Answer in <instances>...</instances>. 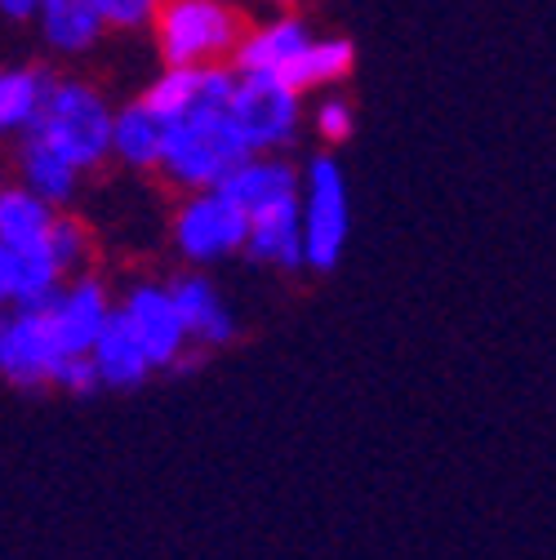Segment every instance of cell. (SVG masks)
I'll return each instance as SVG.
<instances>
[{"mask_svg": "<svg viewBox=\"0 0 556 560\" xmlns=\"http://www.w3.org/2000/svg\"><path fill=\"white\" fill-rule=\"evenodd\" d=\"M112 116H116V103L107 98L103 85H94L85 77L49 72L45 107H40L32 133H40L54 152H62L90 178L112 161Z\"/></svg>", "mask_w": 556, "mask_h": 560, "instance_id": "cell-1", "label": "cell"}, {"mask_svg": "<svg viewBox=\"0 0 556 560\" xmlns=\"http://www.w3.org/2000/svg\"><path fill=\"white\" fill-rule=\"evenodd\" d=\"M250 156L245 133L236 129L228 107H200L183 120L165 125V148L157 178L174 191H200L223 187V178Z\"/></svg>", "mask_w": 556, "mask_h": 560, "instance_id": "cell-2", "label": "cell"}, {"mask_svg": "<svg viewBox=\"0 0 556 560\" xmlns=\"http://www.w3.org/2000/svg\"><path fill=\"white\" fill-rule=\"evenodd\" d=\"M148 32L161 67H215L232 62L245 14L236 0H161Z\"/></svg>", "mask_w": 556, "mask_h": 560, "instance_id": "cell-3", "label": "cell"}, {"mask_svg": "<svg viewBox=\"0 0 556 560\" xmlns=\"http://www.w3.org/2000/svg\"><path fill=\"white\" fill-rule=\"evenodd\" d=\"M250 214L223 191V187H200L178 191V205L170 214V245L183 267H215L245 249Z\"/></svg>", "mask_w": 556, "mask_h": 560, "instance_id": "cell-4", "label": "cell"}, {"mask_svg": "<svg viewBox=\"0 0 556 560\" xmlns=\"http://www.w3.org/2000/svg\"><path fill=\"white\" fill-rule=\"evenodd\" d=\"M308 94L276 72H236L228 112L245 133L250 152H290L308 125Z\"/></svg>", "mask_w": 556, "mask_h": 560, "instance_id": "cell-5", "label": "cell"}, {"mask_svg": "<svg viewBox=\"0 0 556 560\" xmlns=\"http://www.w3.org/2000/svg\"><path fill=\"white\" fill-rule=\"evenodd\" d=\"M299 219H303V267L334 271L347 249V228H352V205H347L343 165L329 152H316L303 165L299 187Z\"/></svg>", "mask_w": 556, "mask_h": 560, "instance_id": "cell-6", "label": "cell"}, {"mask_svg": "<svg viewBox=\"0 0 556 560\" xmlns=\"http://www.w3.org/2000/svg\"><path fill=\"white\" fill-rule=\"evenodd\" d=\"M116 312L138 334V342L148 347L157 374H170L192 352V338H187V325H183L178 303L170 294V280L134 276L129 285L116 294Z\"/></svg>", "mask_w": 556, "mask_h": 560, "instance_id": "cell-7", "label": "cell"}, {"mask_svg": "<svg viewBox=\"0 0 556 560\" xmlns=\"http://www.w3.org/2000/svg\"><path fill=\"white\" fill-rule=\"evenodd\" d=\"M40 307L49 316V329L62 352H90L94 338L103 334V325L116 312V294L99 271H77V276H67Z\"/></svg>", "mask_w": 556, "mask_h": 560, "instance_id": "cell-8", "label": "cell"}, {"mask_svg": "<svg viewBox=\"0 0 556 560\" xmlns=\"http://www.w3.org/2000/svg\"><path fill=\"white\" fill-rule=\"evenodd\" d=\"M58 357L67 352L49 329L45 307H10L0 329V378L19 392H45Z\"/></svg>", "mask_w": 556, "mask_h": 560, "instance_id": "cell-9", "label": "cell"}, {"mask_svg": "<svg viewBox=\"0 0 556 560\" xmlns=\"http://www.w3.org/2000/svg\"><path fill=\"white\" fill-rule=\"evenodd\" d=\"M236 85V67L215 62V67H161V72L143 85V107H152L165 125L183 120L200 107H228Z\"/></svg>", "mask_w": 556, "mask_h": 560, "instance_id": "cell-10", "label": "cell"}, {"mask_svg": "<svg viewBox=\"0 0 556 560\" xmlns=\"http://www.w3.org/2000/svg\"><path fill=\"white\" fill-rule=\"evenodd\" d=\"M170 294L178 303V316L187 325V338L192 347H200V352H223V347H232L241 338V320L232 312V303L223 299V290L215 285L210 276H205V267H183L170 276Z\"/></svg>", "mask_w": 556, "mask_h": 560, "instance_id": "cell-11", "label": "cell"}, {"mask_svg": "<svg viewBox=\"0 0 556 560\" xmlns=\"http://www.w3.org/2000/svg\"><path fill=\"white\" fill-rule=\"evenodd\" d=\"M303 187V165L290 161V152H250L228 178L223 191L245 209V214H263L276 205H294Z\"/></svg>", "mask_w": 556, "mask_h": 560, "instance_id": "cell-12", "label": "cell"}, {"mask_svg": "<svg viewBox=\"0 0 556 560\" xmlns=\"http://www.w3.org/2000/svg\"><path fill=\"white\" fill-rule=\"evenodd\" d=\"M36 36L54 58H90L94 49H103V40L112 36L103 14L94 10V0H40L36 5Z\"/></svg>", "mask_w": 556, "mask_h": 560, "instance_id": "cell-13", "label": "cell"}, {"mask_svg": "<svg viewBox=\"0 0 556 560\" xmlns=\"http://www.w3.org/2000/svg\"><path fill=\"white\" fill-rule=\"evenodd\" d=\"M312 27L294 10H267L258 23H245L241 45L232 54L236 72H286V62L308 45Z\"/></svg>", "mask_w": 556, "mask_h": 560, "instance_id": "cell-14", "label": "cell"}, {"mask_svg": "<svg viewBox=\"0 0 556 560\" xmlns=\"http://www.w3.org/2000/svg\"><path fill=\"white\" fill-rule=\"evenodd\" d=\"M14 178L23 187H32L36 196H45L49 205H58V209H72L81 187H85V174L62 152H54L32 129L23 138H14Z\"/></svg>", "mask_w": 556, "mask_h": 560, "instance_id": "cell-15", "label": "cell"}, {"mask_svg": "<svg viewBox=\"0 0 556 560\" xmlns=\"http://www.w3.org/2000/svg\"><path fill=\"white\" fill-rule=\"evenodd\" d=\"M90 361H94V370L103 378V392H138V387H143L157 374L148 347L138 342V334L120 320V312H112V320L94 338Z\"/></svg>", "mask_w": 556, "mask_h": 560, "instance_id": "cell-16", "label": "cell"}, {"mask_svg": "<svg viewBox=\"0 0 556 560\" xmlns=\"http://www.w3.org/2000/svg\"><path fill=\"white\" fill-rule=\"evenodd\" d=\"M165 148V120L143 107V98H129L112 116V165L125 174H157Z\"/></svg>", "mask_w": 556, "mask_h": 560, "instance_id": "cell-17", "label": "cell"}, {"mask_svg": "<svg viewBox=\"0 0 556 560\" xmlns=\"http://www.w3.org/2000/svg\"><path fill=\"white\" fill-rule=\"evenodd\" d=\"M250 262L271 267V271H299L303 267V219H299V200L294 205H276L263 214H250V236L241 249Z\"/></svg>", "mask_w": 556, "mask_h": 560, "instance_id": "cell-18", "label": "cell"}, {"mask_svg": "<svg viewBox=\"0 0 556 560\" xmlns=\"http://www.w3.org/2000/svg\"><path fill=\"white\" fill-rule=\"evenodd\" d=\"M357 67V45L347 36H308V45L286 62V81L299 94H321V90H338Z\"/></svg>", "mask_w": 556, "mask_h": 560, "instance_id": "cell-19", "label": "cell"}, {"mask_svg": "<svg viewBox=\"0 0 556 560\" xmlns=\"http://www.w3.org/2000/svg\"><path fill=\"white\" fill-rule=\"evenodd\" d=\"M54 214H58V205L36 196L19 178L5 183V187H0V245H5V249L45 245V236L54 228Z\"/></svg>", "mask_w": 556, "mask_h": 560, "instance_id": "cell-20", "label": "cell"}, {"mask_svg": "<svg viewBox=\"0 0 556 560\" xmlns=\"http://www.w3.org/2000/svg\"><path fill=\"white\" fill-rule=\"evenodd\" d=\"M49 72L40 67H0V143L23 138L45 107Z\"/></svg>", "mask_w": 556, "mask_h": 560, "instance_id": "cell-21", "label": "cell"}, {"mask_svg": "<svg viewBox=\"0 0 556 560\" xmlns=\"http://www.w3.org/2000/svg\"><path fill=\"white\" fill-rule=\"evenodd\" d=\"M14 254V271H10V307H40L58 285H62V267L49 254V245H27V249H10Z\"/></svg>", "mask_w": 556, "mask_h": 560, "instance_id": "cell-22", "label": "cell"}, {"mask_svg": "<svg viewBox=\"0 0 556 560\" xmlns=\"http://www.w3.org/2000/svg\"><path fill=\"white\" fill-rule=\"evenodd\" d=\"M45 245L58 258L62 276L90 271V262H94V232H90V223L81 214H72V209H58V214H54V228H49Z\"/></svg>", "mask_w": 556, "mask_h": 560, "instance_id": "cell-23", "label": "cell"}, {"mask_svg": "<svg viewBox=\"0 0 556 560\" xmlns=\"http://www.w3.org/2000/svg\"><path fill=\"white\" fill-rule=\"evenodd\" d=\"M308 125H312V133L321 138L325 148H338V143H347V138L357 133V107L347 103L343 94H334V90H321V98L308 107Z\"/></svg>", "mask_w": 556, "mask_h": 560, "instance_id": "cell-24", "label": "cell"}, {"mask_svg": "<svg viewBox=\"0 0 556 560\" xmlns=\"http://www.w3.org/2000/svg\"><path fill=\"white\" fill-rule=\"evenodd\" d=\"M49 387L62 392V396L90 400V396L103 392V378H99L90 352H67V357H58V365H54V374H49Z\"/></svg>", "mask_w": 556, "mask_h": 560, "instance_id": "cell-25", "label": "cell"}, {"mask_svg": "<svg viewBox=\"0 0 556 560\" xmlns=\"http://www.w3.org/2000/svg\"><path fill=\"white\" fill-rule=\"evenodd\" d=\"M94 10L103 14L107 32H116V36H138V32L152 27L161 0H94Z\"/></svg>", "mask_w": 556, "mask_h": 560, "instance_id": "cell-26", "label": "cell"}, {"mask_svg": "<svg viewBox=\"0 0 556 560\" xmlns=\"http://www.w3.org/2000/svg\"><path fill=\"white\" fill-rule=\"evenodd\" d=\"M36 5H40V0H0V19L32 23V19H36Z\"/></svg>", "mask_w": 556, "mask_h": 560, "instance_id": "cell-27", "label": "cell"}, {"mask_svg": "<svg viewBox=\"0 0 556 560\" xmlns=\"http://www.w3.org/2000/svg\"><path fill=\"white\" fill-rule=\"evenodd\" d=\"M10 271H14V254L0 245V303L10 307Z\"/></svg>", "mask_w": 556, "mask_h": 560, "instance_id": "cell-28", "label": "cell"}, {"mask_svg": "<svg viewBox=\"0 0 556 560\" xmlns=\"http://www.w3.org/2000/svg\"><path fill=\"white\" fill-rule=\"evenodd\" d=\"M250 5H258V10H294L299 0H250Z\"/></svg>", "mask_w": 556, "mask_h": 560, "instance_id": "cell-29", "label": "cell"}, {"mask_svg": "<svg viewBox=\"0 0 556 560\" xmlns=\"http://www.w3.org/2000/svg\"><path fill=\"white\" fill-rule=\"evenodd\" d=\"M5 316H10V307H5V303H0V329H5Z\"/></svg>", "mask_w": 556, "mask_h": 560, "instance_id": "cell-30", "label": "cell"}, {"mask_svg": "<svg viewBox=\"0 0 556 560\" xmlns=\"http://www.w3.org/2000/svg\"><path fill=\"white\" fill-rule=\"evenodd\" d=\"M5 183H10V178H5V170H0V187H5Z\"/></svg>", "mask_w": 556, "mask_h": 560, "instance_id": "cell-31", "label": "cell"}]
</instances>
